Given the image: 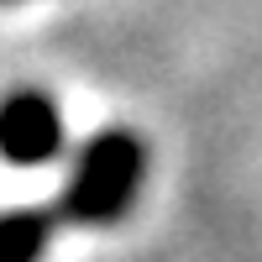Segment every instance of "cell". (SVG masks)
Returning <instances> with one entry per match:
<instances>
[{"label":"cell","mask_w":262,"mask_h":262,"mask_svg":"<svg viewBox=\"0 0 262 262\" xmlns=\"http://www.w3.org/2000/svg\"><path fill=\"white\" fill-rule=\"evenodd\" d=\"M137 179H142V142L131 131H105V137H95L84 147L74 184L63 194V215L90 221V226L116 221L131 205V194H137Z\"/></svg>","instance_id":"1"},{"label":"cell","mask_w":262,"mask_h":262,"mask_svg":"<svg viewBox=\"0 0 262 262\" xmlns=\"http://www.w3.org/2000/svg\"><path fill=\"white\" fill-rule=\"evenodd\" d=\"M48 231H53V221L37 210L0 215V262H37L42 247H48Z\"/></svg>","instance_id":"3"},{"label":"cell","mask_w":262,"mask_h":262,"mask_svg":"<svg viewBox=\"0 0 262 262\" xmlns=\"http://www.w3.org/2000/svg\"><path fill=\"white\" fill-rule=\"evenodd\" d=\"M63 142V121L53 111L48 95L37 90H16L0 100V158L6 163H48Z\"/></svg>","instance_id":"2"}]
</instances>
